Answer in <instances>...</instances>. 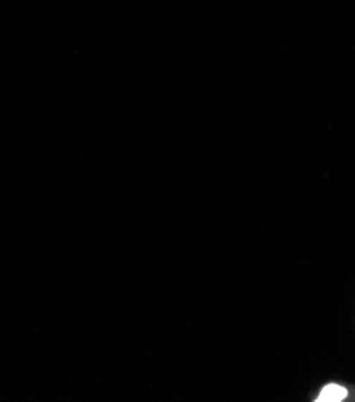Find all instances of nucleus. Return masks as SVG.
Here are the masks:
<instances>
[{"instance_id": "f257e3e1", "label": "nucleus", "mask_w": 355, "mask_h": 402, "mask_svg": "<svg viewBox=\"0 0 355 402\" xmlns=\"http://www.w3.org/2000/svg\"><path fill=\"white\" fill-rule=\"evenodd\" d=\"M347 398V389L340 385H327L318 394V402H341Z\"/></svg>"}]
</instances>
